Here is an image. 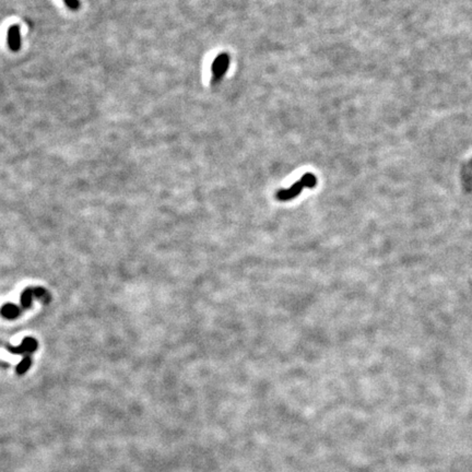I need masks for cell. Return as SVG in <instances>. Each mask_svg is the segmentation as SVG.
I'll return each mask as SVG.
<instances>
[{
  "mask_svg": "<svg viewBox=\"0 0 472 472\" xmlns=\"http://www.w3.org/2000/svg\"><path fill=\"white\" fill-rule=\"evenodd\" d=\"M316 186H317V177H316L313 173H305L301 177V179L295 182L290 188L277 190L276 199L278 201L282 203L291 201V200L299 197L304 188L312 189L315 188Z\"/></svg>",
  "mask_w": 472,
  "mask_h": 472,
  "instance_id": "cell-1",
  "label": "cell"
},
{
  "mask_svg": "<svg viewBox=\"0 0 472 472\" xmlns=\"http://www.w3.org/2000/svg\"><path fill=\"white\" fill-rule=\"evenodd\" d=\"M230 67V55L222 53L216 57V59L212 62V83L216 85L222 80V78L226 74Z\"/></svg>",
  "mask_w": 472,
  "mask_h": 472,
  "instance_id": "cell-2",
  "label": "cell"
},
{
  "mask_svg": "<svg viewBox=\"0 0 472 472\" xmlns=\"http://www.w3.org/2000/svg\"><path fill=\"white\" fill-rule=\"evenodd\" d=\"M8 46L10 50L18 51L21 48V34H20V25L12 24L8 30L7 35Z\"/></svg>",
  "mask_w": 472,
  "mask_h": 472,
  "instance_id": "cell-3",
  "label": "cell"
},
{
  "mask_svg": "<svg viewBox=\"0 0 472 472\" xmlns=\"http://www.w3.org/2000/svg\"><path fill=\"white\" fill-rule=\"evenodd\" d=\"M64 4H66L67 7L71 10H78L80 7V3H79V0H63Z\"/></svg>",
  "mask_w": 472,
  "mask_h": 472,
  "instance_id": "cell-4",
  "label": "cell"
}]
</instances>
